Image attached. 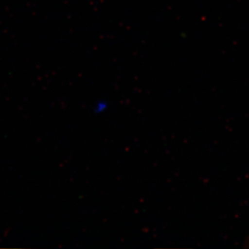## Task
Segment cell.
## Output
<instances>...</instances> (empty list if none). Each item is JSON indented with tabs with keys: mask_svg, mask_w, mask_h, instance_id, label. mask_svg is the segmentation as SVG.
Wrapping results in <instances>:
<instances>
[]
</instances>
